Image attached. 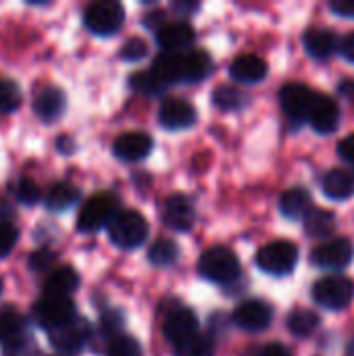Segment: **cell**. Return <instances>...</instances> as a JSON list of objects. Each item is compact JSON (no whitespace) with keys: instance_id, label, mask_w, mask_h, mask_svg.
<instances>
[{"instance_id":"39","label":"cell","mask_w":354,"mask_h":356,"mask_svg":"<svg viewBox=\"0 0 354 356\" xmlns=\"http://www.w3.org/2000/svg\"><path fill=\"white\" fill-rule=\"evenodd\" d=\"M121 325H123V319H121V313H117V311L104 313V317L100 319V330H102L106 336H111V340L117 338V336H121V334H119V327H121Z\"/></svg>"},{"instance_id":"35","label":"cell","mask_w":354,"mask_h":356,"mask_svg":"<svg viewBox=\"0 0 354 356\" xmlns=\"http://www.w3.org/2000/svg\"><path fill=\"white\" fill-rule=\"evenodd\" d=\"M15 196H17V200L23 202V204H35V202H40L42 192H40V188H38L29 177H21V179L15 184Z\"/></svg>"},{"instance_id":"21","label":"cell","mask_w":354,"mask_h":356,"mask_svg":"<svg viewBox=\"0 0 354 356\" xmlns=\"http://www.w3.org/2000/svg\"><path fill=\"white\" fill-rule=\"evenodd\" d=\"M267 63L257 54H242L230 67V75L238 83H259L267 77Z\"/></svg>"},{"instance_id":"20","label":"cell","mask_w":354,"mask_h":356,"mask_svg":"<svg viewBox=\"0 0 354 356\" xmlns=\"http://www.w3.org/2000/svg\"><path fill=\"white\" fill-rule=\"evenodd\" d=\"M303 44H305L307 52L317 60L332 58L336 54V50L340 48L338 35L330 29H309L303 35Z\"/></svg>"},{"instance_id":"13","label":"cell","mask_w":354,"mask_h":356,"mask_svg":"<svg viewBox=\"0 0 354 356\" xmlns=\"http://www.w3.org/2000/svg\"><path fill=\"white\" fill-rule=\"evenodd\" d=\"M163 334L165 338L177 346L182 342H186L188 338L196 336L198 334V319H196V313L188 307H177L173 309L165 321H163Z\"/></svg>"},{"instance_id":"45","label":"cell","mask_w":354,"mask_h":356,"mask_svg":"<svg viewBox=\"0 0 354 356\" xmlns=\"http://www.w3.org/2000/svg\"><path fill=\"white\" fill-rule=\"evenodd\" d=\"M351 356H354V342L351 344Z\"/></svg>"},{"instance_id":"4","label":"cell","mask_w":354,"mask_h":356,"mask_svg":"<svg viewBox=\"0 0 354 356\" xmlns=\"http://www.w3.org/2000/svg\"><path fill=\"white\" fill-rule=\"evenodd\" d=\"M108 238L115 246L123 250H134L148 238V223L136 211L117 213L115 219L108 223Z\"/></svg>"},{"instance_id":"41","label":"cell","mask_w":354,"mask_h":356,"mask_svg":"<svg viewBox=\"0 0 354 356\" xmlns=\"http://www.w3.org/2000/svg\"><path fill=\"white\" fill-rule=\"evenodd\" d=\"M330 8L336 15H340V17L354 19V0H332L330 2Z\"/></svg>"},{"instance_id":"23","label":"cell","mask_w":354,"mask_h":356,"mask_svg":"<svg viewBox=\"0 0 354 356\" xmlns=\"http://www.w3.org/2000/svg\"><path fill=\"white\" fill-rule=\"evenodd\" d=\"M77 286H79L77 271L71 269V267H61V269H54L46 277L44 296H63V298H69V294L73 290H77Z\"/></svg>"},{"instance_id":"46","label":"cell","mask_w":354,"mask_h":356,"mask_svg":"<svg viewBox=\"0 0 354 356\" xmlns=\"http://www.w3.org/2000/svg\"><path fill=\"white\" fill-rule=\"evenodd\" d=\"M0 290H2V282H0Z\"/></svg>"},{"instance_id":"27","label":"cell","mask_w":354,"mask_h":356,"mask_svg":"<svg viewBox=\"0 0 354 356\" xmlns=\"http://www.w3.org/2000/svg\"><path fill=\"white\" fill-rule=\"evenodd\" d=\"M303 221H305V232L311 238H328L336 229L334 213L323 211V209H311Z\"/></svg>"},{"instance_id":"10","label":"cell","mask_w":354,"mask_h":356,"mask_svg":"<svg viewBox=\"0 0 354 356\" xmlns=\"http://www.w3.org/2000/svg\"><path fill=\"white\" fill-rule=\"evenodd\" d=\"M48 340H50L52 348L58 350L61 355L79 353L90 340V323L81 317H75L67 325L48 332Z\"/></svg>"},{"instance_id":"17","label":"cell","mask_w":354,"mask_h":356,"mask_svg":"<svg viewBox=\"0 0 354 356\" xmlns=\"http://www.w3.org/2000/svg\"><path fill=\"white\" fill-rule=\"evenodd\" d=\"M309 123L317 134H334L340 125V106L334 98L317 94L311 115H309Z\"/></svg>"},{"instance_id":"28","label":"cell","mask_w":354,"mask_h":356,"mask_svg":"<svg viewBox=\"0 0 354 356\" xmlns=\"http://www.w3.org/2000/svg\"><path fill=\"white\" fill-rule=\"evenodd\" d=\"M81 198V192L71 184H54L46 194V207L50 211H67Z\"/></svg>"},{"instance_id":"15","label":"cell","mask_w":354,"mask_h":356,"mask_svg":"<svg viewBox=\"0 0 354 356\" xmlns=\"http://www.w3.org/2000/svg\"><path fill=\"white\" fill-rule=\"evenodd\" d=\"M196 219V211L192 200L186 194H171L165 200V209H163V221L175 229V232H188L194 225Z\"/></svg>"},{"instance_id":"40","label":"cell","mask_w":354,"mask_h":356,"mask_svg":"<svg viewBox=\"0 0 354 356\" xmlns=\"http://www.w3.org/2000/svg\"><path fill=\"white\" fill-rule=\"evenodd\" d=\"M54 261V254L48 252V250H35L31 257H29V267L35 269V271H44L52 265Z\"/></svg>"},{"instance_id":"37","label":"cell","mask_w":354,"mask_h":356,"mask_svg":"<svg viewBox=\"0 0 354 356\" xmlns=\"http://www.w3.org/2000/svg\"><path fill=\"white\" fill-rule=\"evenodd\" d=\"M148 54V44L142 38H129L121 46V56L125 60H142Z\"/></svg>"},{"instance_id":"36","label":"cell","mask_w":354,"mask_h":356,"mask_svg":"<svg viewBox=\"0 0 354 356\" xmlns=\"http://www.w3.org/2000/svg\"><path fill=\"white\" fill-rule=\"evenodd\" d=\"M17 240H19V229H17V225L10 223V221H2V223H0V259L6 257V254L15 248Z\"/></svg>"},{"instance_id":"14","label":"cell","mask_w":354,"mask_h":356,"mask_svg":"<svg viewBox=\"0 0 354 356\" xmlns=\"http://www.w3.org/2000/svg\"><path fill=\"white\" fill-rule=\"evenodd\" d=\"M159 121L165 129H188L196 123V108L184 98H169L161 104Z\"/></svg>"},{"instance_id":"1","label":"cell","mask_w":354,"mask_h":356,"mask_svg":"<svg viewBox=\"0 0 354 356\" xmlns=\"http://www.w3.org/2000/svg\"><path fill=\"white\" fill-rule=\"evenodd\" d=\"M213 69V60L204 50L163 52L156 56L152 73L165 83H196L202 81Z\"/></svg>"},{"instance_id":"29","label":"cell","mask_w":354,"mask_h":356,"mask_svg":"<svg viewBox=\"0 0 354 356\" xmlns=\"http://www.w3.org/2000/svg\"><path fill=\"white\" fill-rule=\"evenodd\" d=\"M177 259H179V246L169 238L156 240L148 250V261L154 267H171L177 263Z\"/></svg>"},{"instance_id":"18","label":"cell","mask_w":354,"mask_h":356,"mask_svg":"<svg viewBox=\"0 0 354 356\" xmlns=\"http://www.w3.org/2000/svg\"><path fill=\"white\" fill-rule=\"evenodd\" d=\"M150 150H152V138L144 131H125L113 144L115 156L129 163L146 159Z\"/></svg>"},{"instance_id":"19","label":"cell","mask_w":354,"mask_h":356,"mask_svg":"<svg viewBox=\"0 0 354 356\" xmlns=\"http://www.w3.org/2000/svg\"><path fill=\"white\" fill-rule=\"evenodd\" d=\"M65 106H67L65 92L61 88H54V86L40 90L35 100H33V111L44 123L56 121L65 113Z\"/></svg>"},{"instance_id":"7","label":"cell","mask_w":354,"mask_h":356,"mask_svg":"<svg viewBox=\"0 0 354 356\" xmlns=\"http://www.w3.org/2000/svg\"><path fill=\"white\" fill-rule=\"evenodd\" d=\"M354 298V282L344 275H328L313 286V300L328 311H342Z\"/></svg>"},{"instance_id":"31","label":"cell","mask_w":354,"mask_h":356,"mask_svg":"<svg viewBox=\"0 0 354 356\" xmlns=\"http://www.w3.org/2000/svg\"><path fill=\"white\" fill-rule=\"evenodd\" d=\"M215 344L207 334H196L175 346V356H213Z\"/></svg>"},{"instance_id":"43","label":"cell","mask_w":354,"mask_h":356,"mask_svg":"<svg viewBox=\"0 0 354 356\" xmlns=\"http://www.w3.org/2000/svg\"><path fill=\"white\" fill-rule=\"evenodd\" d=\"M340 52H342L351 63H354V31H351V33L340 42Z\"/></svg>"},{"instance_id":"11","label":"cell","mask_w":354,"mask_h":356,"mask_svg":"<svg viewBox=\"0 0 354 356\" xmlns=\"http://www.w3.org/2000/svg\"><path fill=\"white\" fill-rule=\"evenodd\" d=\"M232 321L240 330L250 332V334H257V332H263V330H267L271 325V321H273V309L265 300H259V298L244 300V302H240L234 309Z\"/></svg>"},{"instance_id":"5","label":"cell","mask_w":354,"mask_h":356,"mask_svg":"<svg viewBox=\"0 0 354 356\" xmlns=\"http://www.w3.org/2000/svg\"><path fill=\"white\" fill-rule=\"evenodd\" d=\"M298 248L288 240H275L265 244L257 252V267L269 275H288L296 269Z\"/></svg>"},{"instance_id":"24","label":"cell","mask_w":354,"mask_h":356,"mask_svg":"<svg viewBox=\"0 0 354 356\" xmlns=\"http://www.w3.org/2000/svg\"><path fill=\"white\" fill-rule=\"evenodd\" d=\"M280 211L284 217H288L292 221L305 219L307 213L311 211V194L305 188L286 190L280 198Z\"/></svg>"},{"instance_id":"2","label":"cell","mask_w":354,"mask_h":356,"mask_svg":"<svg viewBox=\"0 0 354 356\" xmlns=\"http://www.w3.org/2000/svg\"><path fill=\"white\" fill-rule=\"evenodd\" d=\"M198 271L204 280L219 284V286H225V284H232L240 277V261L230 248L215 246V248H209L200 257Z\"/></svg>"},{"instance_id":"22","label":"cell","mask_w":354,"mask_h":356,"mask_svg":"<svg viewBox=\"0 0 354 356\" xmlns=\"http://www.w3.org/2000/svg\"><path fill=\"white\" fill-rule=\"evenodd\" d=\"M25 338H29L25 319L15 309H2L0 311V346L4 348Z\"/></svg>"},{"instance_id":"16","label":"cell","mask_w":354,"mask_h":356,"mask_svg":"<svg viewBox=\"0 0 354 356\" xmlns=\"http://www.w3.org/2000/svg\"><path fill=\"white\" fill-rule=\"evenodd\" d=\"M196 40L194 27L186 21H175V23H165L156 31V42L165 52H186Z\"/></svg>"},{"instance_id":"34","label":"cell","mask_w":354,"mask_h":356,"mask_svg":"<svg viewBox=\"0 0 354 356\" xmlns=\"http://www.w3.org/2000/svg\"><path fill=\"white\" fill-rule=\"evenodd\" d=\"M106 356H142V346L131 336H117L108 342Z\"/></svg>"},{"instance_id":"12","label":"cell","mask_w":354,"mask_h":356,"mask_svg":"<svg viewBox=\"0 0 354 356\" xmlns=\"http://www.w3.org/2000/svg\"><path fill=\"white\" fill-rule=\"evenodd\" d=\"M315 96L317 94L311 88H307L305 83H288L280 92L282 108L286 111V115L292 121H298V123L300 121H309Z\"/></svg>"},{"instance_id":"32","label":"cell","mask_w":354,"mask_h":356,"mask_svg":"<svg viewBox=\"0 0 354 356\" xmlns=\"http://www.w3.org/2000/svg\"><path fill=\"white\" fill-rule=\"evenodd\" d=\"M129 83L136 92H142L146 96H159L163 94V90L167 88L152 71H140L136 75L129 77Z\"/></svg>"},{"instance_id":"33","label":"cell","mask_w":354,"mask_h":356,"mask_svg":"<svg viewBox=\"0 0 354 356\" xmlns=\"http://www.w3.org/2000/svg\"><path fill=\"white\" fill-rule=\"evenodd\" d=\"M21 106V88L13 79H0V113H13Z\"/></svg>"},{"instance_id":"3","label":"cell","mask_w":354,"mask_h":356,"mask_svg":"<svg viewBox=\"0 0 354 356\" xmlns=\"http://www.w3.org/2000/svg\"><path fill=\"white\" fill-rule=\"evenodd\" d=\"M117 213H119L117 196L111 192H98L83 202L77 217V229L81 234H94L104 225H108Z\"/></svg>"},{"instance_id":"25","label":"cell","mask_w":354,"mask_h":356,"mask_svg":"<svg viewBox=\"0 0 354 356\" xmlns=\"http://www.w3.org/2000/svg\"><path fill=\"white\" fill-rule=\"evenodd\" d=\"M323 194L332 200H348L354 194V175L344 169H332L323 177Z\"/></svg>"},{"instance_id":"30","label":"cell","mask_w":354,"mask_h":356,"mask_svg":"<svg viewBox=\"0 0 354 356\" xmlns=\"http://www.w3.org/2000/svg\"><path fill=\"white\" fill-rule=\"evenodd\" d=\"M213 102L223 111H240L246 106L248 96L236 86H221L213 92Z\"/></svg>"},{"instance_id":"9","label":"cell","mask_w":354,"mask_h":356,"mask_svg":"<svg viewBox=\"0 0 354 356\" xmlns=\"http://www.w3.org/2000/svg\"><path fill=\"white\" fill-rule=\"evenodd\" d=\"M354 259V246L348 238H334L325 244L317 246L311 254V261L319 269L342 271L346 269Z\"/></svg>"},{"instance_id":"8","label":"cell","mask_w":354,"mask_h":356,"mask_svg":"<svg viewBox=\"0 0 354 356\" xmlns=\"http://www.w3.org/2000/svg\"><path fill=\"white\" fill-rule=\"evenodd\" d=\"M75 317V305L63 296H42V300H38V305L33 307L35 323L48 332L67 325Z\"/></svg>"},{"instance_id":"6","label":"cell","mask_w":354,"mask_h":356,"mask_svg":"<svg viewBox=\"0 0 354 356\" xmlns=\"http://www.w3.org/2000/svg\"><path fill=\"white\" fill-rule=\"evenodd\" d=\"M125 19V8L117 0H96L83 13L86 27L96 35H113Z\"/></svg>"},{"instance_id":"26","label":"cell","mask_w":354,"mask_h":356,"mask_svg":"<svg viewBox=\"0 0 354 356\" xmlns=\"http://www.w3.org/2000/svg\"><path fill=\"white\" fill-rule=\"evenodd\" d=\"M286 323H288L290 334H294L296 338H309V336H313L319 330L321 319L311 309H294L288 315V321Z\"/></svg>"},{"instance_id":"44","label":"cell","mask_w":354,"mask_h":356,"mask_svg":"<svg viewBox=\"0 0 354 356\" xmlns=\"http://www.w3.org/2000/svg\"><path fill=\"white\" fill-rule=\"evenodd\" d=\"M263 356H292V353H290L284 344L273 342V344H267V346H265Z\"/></svg>"},{"instance_id":"42","label":"cell","mask_w":354,"mask_h":356,"mask_svg":"<svg viewBox=\"0 0 354 356\" xmlns=\"http://www.w3.org/2000/svg\"><path fill=\"white\" fill-rule=\"evenodd\" d=\"M338 154H340L344 161H348V163H353L354 165V134L346 136L344 140H340V144H338Z\"/></svg>"},{"instance_id":"38","label":"cell","mask_w":354,"mask_h":356,"mask_svg":"<svg viewBox=\"0 0 354 356\" xmlns=\"http://www.w3.org/2000/svg\"><path fill=\"white\" fill-rule=\"evenodd\" d=\"M2 356H40V348L31 338H25V340H19L10 346H4Z\"/></svg>"}]
</instances>
